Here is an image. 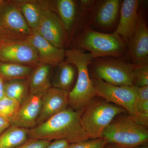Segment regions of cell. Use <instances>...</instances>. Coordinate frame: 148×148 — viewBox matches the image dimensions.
Here are the masks:
<instances>
[{
	"mask_svg": "<svg viewBox=\"0 0 148 148\" xmlns=\"http://www.w3.org/2000/svg\"><path fill=\"white\" fill-rule=\"evenodd\" d=\"M135 88L137 103H143L148 101V86L140 87L135 86Z\"/></svg>",
	"mask_w": 148,
	"mask_h": 148,
	"instance_id": "28",
	"label": "cell"
},
{
	"mask_svg": "<svg viewBox=\"0 0 148 148\" xmlns=\"http://www.w3.org/2000/svg\"><path fill=\"white\" fill-rule=\"evenodd\" d=\"M0 60L33 68L40 64L38 52L27 40L6 44L0 46Z\"/></svg>",
	"mask_w": 148,
	"mask_h": 148,
	"instance_id": "9",
	"label": "cell"
},
{
	"mask_svg": "<svg viewBox=\"0 0 148 148\" xmlns=\"http://www.w3.org/2000/svg\"><path fill=\"white\" fill-rule=\"evenodd\" d=\"M29 129L10 125L0 135V148H16L28 140Z\"/></svg>",
	"mask_w": 148,
	"mask_h": 148,
	"instance_id": "18",
	"label": "cell"
},
{
	"mask_svg": "<svg viewBox=\"0 0 148 148\" xmlns=\"http://www.w3.org/2000/svg\"><path fill=\"white\" fill-rule=\"evenodd\" d=\"M105 148H127L123 147H120V146L116 145H114V144H112L111 145L109 146L108 147H106Z\"/></svg>",
	"mask_w": 148,
	"mask_h": 148,
	"instance_id": "32",
	"label": "cell"
},
{
	"mask_svg": "<svg viewBox=\"0 0 148 148\" xmlns=\"http://www.w3.org/2000/svg\"><path fill=\"white\" fill-rule=\"evenodd\" d=\"M136 148H148V147L146 145H143L139 146V147H137Z\"/></svg>",
	"mask_w": 148,
	"mask_h": 148,
	"instance_id": "33",
	"label": "cell"
},
{
	"mask_svg": "<svg viewBox=\"0 0 148 148\" xmlns=\"http://www.w3.org/2000/svg\"><path fill=\"white\" fill-rule=\"evenodd\" d=\"M35 48L40 62L51 66H58L66 58L64 49L58 48L45 39L36 32H32L27 40Z\"/></svg>",
	"mask_w": 148,
	"mask_h": 148,
	"instance_id": "14",
	"label": "cell"
},
{
	"mask_svg": "<svg viewBox=\"0 0 148 148\" xmlns=\"http://www.w3.org/2000/svg\"><path fill=\"white\" fill-rule=\"evenodd\" d=\"M32 32L14 2L0 1V46L27 40Z\"/></svg>",
	"mask_w": 148,
	"mask_h": 148,
	"instance_id": "5",
	"label": "cell"
},
{
	"mask_svg": "<svg viewBox=\"0 0 148 148\" xmlns=\"http://www.w3.org/2000/svg\"><path fill=\"white\" fill-rule=\"evenodd\" d=\"M10 125V122L9 120L0 116V135Z\"/></svg>",
	"mask_w": 148,
	"mask_h": 148,
	"instance_id": "30",
	"label": "cell"
},
{
	"mask_svg": "<svg viewBox=\"0 0 148 148\" xmlns=\"http://www.w3.org/2000/svg\"><path fill=\"white\" fill-rule=\"evenodd\" d=\"M51 67L40 63L34 68L28 78L29 95H42L50 88Z\"/></svg>",
	"mask_w": 148,
	"mask_h": 148,
	"instance_id": "16",
	"label": "cell"
},
{
	"mask_svg": "<svg viewBox=\"0 0 148 148\" xmlns=\"http://www.w3.org/2000/svg\"><path fill=\"white\" fill-rule=\"evenodd\" d=\"M81 45L90 51L93 58L120 56L125 50L123 40L116 32L107 34L87 31L82 38Z\"/></svg>",
	"mask_w": 148,
	"mask_h": 148,
	"instance_id": "8",
	"label": "cell"
},
{
	"mask_svg": "<svg viewBox=\"0 0 148 148\" xmlns=\"http://www.w3.org/2000/svg\"><path fill=\"white\" fill-rule=\"evenodd\" d=\"M5 94L21 104L29 95L28 79L8 80L5 84Z\"/></svg>",
	"mask_w": 148,
	"mask_h": 148,
	"instance_id": "20",
	"label": "cell"
},
{
	"mask_svg": "<svg viewBox=\"0 0 148 148\" xmlns=\"http://www.w3.org/2000/svg\"><path fill=\"white\" fill-rule=\"evenodd\" d=\"M102 138L108 144L135 148L147 142L148 129L147 126L138 123L132 117L124 116L111 122L103 132Z\"/></svg>",
	"mask_w": 148,
	"mask_h": 148,
	"instance_id": "3",
	"label": "cell"
},
{
	"mask_svg": "<svg viewBox=\"0 0 148 148\" xmlns=\"http://www.w3.org/2000/svg\"><path fill=\"white\" fill-rule=\"evenodd\" d=\"M108 144L104 138H100L71 144L68 148H105Z\"/></svg>",
	"mask_w": 148,
	"mask_h": 148,
	"instance_id": "26",
	"label": "cell"
},
{
	"mask_svg": "<svg viewBox=\"0 0 148 148\" xmlns=\"http://www.w3.org/2000/svg\"><path fill=\"white\" fill-rule=\"evenodd\" d=\"M128 43L134 64H148V30L145 18L140 12L135 31Z\"/></svg>",
	"mask_w": 148,
	"mask_h": 148,
	"instance_id": "11",
	"label": "cell"
},
{
	"mask_svg": "<svg viewBox=\"0 0 148 148\" xmlns=\"http://www.w3.org/2000/svg\"><path fill=\"white\" fill-rule=\"evenodd\" d=\"M70 144L66 140H56L51 143L45 148H68Z\"/></svg>",
	"mask_w": 148,
	"mask_h": 148,
	"instance_id": "29",
	"label": "cell"
},
{
	"mask_svg": "<svg viewBox=\"0 0 148 148\" xmlns=\"http://www.w3.org/2000/svg\"><path fill=\"white\" fill-rule=\"evenodd\" d=\"M20 105L17 101L5 96L0 100V116L10 121L17 112Z\"/></svg>",
	"mask_w": 148,
	"mask_h": 148,
	"instance_id": "24",
	"label": "cell"
},
{
	"mask_svg": "<svg viewBox=\"0 0 148 148\" xmlns=\"http://www.w3.org/2000/svg\"><path fill=\"white\" fill-rule=\"evenodd\" d=\"M83 110H75L67 108L54 115L29 129V138L50 141L64 140L70 144L89 140L81 121Z\"/></svg>",
	"mask_w": 148,
	"mask_h": 148,
	"instance_id": "1",
	"label": "cell"
},
{
	"mask_svg": "<svg viewBox=\"0 0 148 148\" xmlns=\"http://www.w3.org/2000/svg\"><path fill=\"white\" fill-rule=\"evenodd\" d=\"M51 143V141L49 140L29 138L26 142L16 148H45Z\"/></svg>",
	"mask_w": 148,
	"mask_h": 148,
	"instance_id": "27",
	"label": "cell"
},
{
	"mask_svg": "<svg viewBox=\"0 0 148 148\" xmlns=\"http://www.w3.org/2000/svg\"><path fill=\"white\" fill-rule=\"evenodd\" d=\"M92 81L96 96L124 109L138 122L139 114L135 86H116L96 78Z\"/></svg>",
	"mask_w": 148,
	"mask_h": 148,
	"instance_id": "6",
	"label": "cell"
},
{
	"mask_svg": "<svg viewBox=\"0 0 148 148\" xmlns=\"http://www.w3.org/2000/svg\"><path fill=\"white\" fill-rule=\"evenodd\" d=\"M59 65L53 80V86L54 87L69 91L73 82L76 68L68 62H62Z\"/></svg>",
	"mask_w": 148,
	"mask_h": 148,
	"instance_id": "19",
	"label": "cell"
},
{
	"mask_svg": "<svg viewBox=\"0 0 148 148\" xmlns=\"http://www.w3.org/2000/svg\"><path fill=\"white\" fill-rule=\"evenodd\" d=\"M135 65L113 58L100 59L93 63L97 77L116 86H132Z\"/></svg>",
	"mask_w": 148,
	"mask_h": 148,
	"instance_id": "7",
	"label": "cell"
},
{
	"mask_svg": "<svg viewBox=\"0 0 148 148\" xmlns=\"http://www.w3.org/2000/svg\"><path fill=\"white\" fill-rule=\"evenodd\" d=\"M56 6L61 23L66 29H70L75 16V2L72 0H58L56 1Z\"/></svg>",
	"mask_w": 148,
	"mask_h": 148,
	"instance_id": "23",
	"label": "cell"
},
{
	"mask_svg": "<svg viewBox=\"0 0 148 148\" xmlns=\"http://www.w3.org/2000/svg\"><path fill=\"white\" fill-rule=\"evenodd\" d=\"M36 32L51 44L64 49V33L62 23L52 11L43 8L41 17Z\"/></svg>",
	"mask_w": 148,
	"mask_h": 148,
	"instance_id": "10",
	"label": "cell"
},
{
	"mask_svg": "<svg viewBox=\"0 0 148 148\" xmlns=\"http://www.w3.org/2000/svg\"><path fill=\"white\" fill-rule=\"evenodd\" d=\"M133 86L139 87L148 86V64L135 65Z\"/></svg>",
	"mask_w": 148,
	"mask_h": 148,
	"instance_id": "25",
	"label": "cell"
},
{
	"mask_svg": "<svg viewBox=\"0 0 148 148\" xmlns=\"http://www.w3.org/2000/svg\"><path fill=\"white\" fill-rule=\"evenodd\" d=\"M32 32L36 31L41 17L44 5L34 1L14 2Z\"/></svg>",
	"mask_w": 148,
	"mask_h": 148,
	"instance_id": "17",
	"label": "cell"
},
{
	"mask_svg": "<svg viewBox=\"0 0 148 148\" xmlns=\"http://www.w3.org/2000/svg\"><path fill=\"white\" fill-rule=\"evenodd\" d=\"M125 111L112 103L92 99L82 114V127L89 139L102 138L103 132L114 118Z\"/></svg>",
	"mask_w": 148,
	"mask_h": 148,
	"instance_id": "4",
	"label": "cell"
},
{
	"mask_svg": "<svg viewBox=\"0 0 148 148\" xmlns=\"http://www.w3.org/2000/svg\"><path fill=\"white\" fill-rule=\"evenodd\" d=\"M34 69L20 64L0 62V75L8 80L28 79Z\"/></svg>",
	"mask_w": 148,
	"mask_h": 148,
	"instance_id": "22",
	"label": "cell"
},
{
	"mask_svg": "<svg viewBox=\"0 0 148 148\" xmlns=\"http://www.w3.org/2000/svg\"><path fill=\"white\" fill-rule=\"evenodd\" d=\"M119 0H108L103 3L98 10L96 20L104 27H109L115 21L119 11Z\"/></svg>",
	"mask_w": 148,
	"mask_h": 148,
	"instance_id": "21",
	"label": "cell"
},
{
	"mask_svg": "<svg viewBox=\"0 0 148 148\" xmlns=\"http://www.w3.org/2000/svg\"><path fill=\"white\" fill-rule=\"evenodd\" d=\"M138 3L137 0H125L121 4L120 19L115 32L127 43L132 38L137 24Z\"/></svg>",
	"mask_w": 148,
	"mask_h": 148,
	"instance_id": "15",
	"label": "cell"
},
{
	"mask_svg": "<svg viewBox=\"0 0 148 148\" xmlns=\"http://www.w3.org/2000/svg\"><path fill=\"white\" fill-rule=\"evenodd\" d=\"M69 105V91L51 87L42 95L41 107L37 125L67 109Z\"/></svg>",
	"mask_w": 148,
	"mask_h": 148,
	"instance_id": "12",
	"label": "cell"
},
{
	"mask_svg": "<svg viewBox=\"0 0 148 148\" xmlns=\"http://www.w3.org/2000/svg\"><path fill=\"white\" fill-rule=\"evenodd\" d=\"M5 84L4 78L0 75V100L5 96Z\"/></svg>",
	"mask_w": 148,
	"mask_h": 148,
	"instance_id": "31",
	"label": "cell"
},
{
	"mask_svg": "<svg viewBox=\"0 0 148 148\" xmlns=\"http://www.w3.org/2000/svg\"><path fill=\"white\" fill-rule=\"evenodd\" d=\"M65 51L67 62L75 66L78 72L75 85L69 92V105L71 108L75 110H83L96 96L88 70L93 57L89 52L85 53L79 49H70Z\"/></svg>",
	"mask_w": 148,
	"mask_h": 148,
	"instance_id": "2",
	"label": "cell"
},
{
	"mask_svg": "<svg viewBox=\"0 0 148 148\" xmlns=\"http://www.w3.org/2000/svg\"><path fill=\"white\" fill-rule=\"evenodd\" d=\"M42 95H29L20 105L10 122L11 125L29 129L37 125Z\"/></svg>",
	"mask_w": 148,
	"mask_h": 148,
	"instance_id": "13",
	"label": "cell"
}]
</instances>
